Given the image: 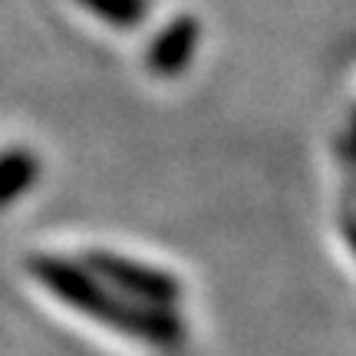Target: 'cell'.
<instances>
[{"instance_id": "cell-1", "label": "cell", "mask_w": 356, "mask_h": 356, "mask_svg": "<svg viewBox=\"0 0 356 356\" xmlns=\"http://www.w3.org/2000/svg\"><path fill=\"white\" fill-rule=\"evenodd\" d=\"M26 270L50 297L89 317L92 323L113 327L115 333H126L132 340L162 346V350H175L185 340L181 320L175 317L172 307L139 304L126 293L113 291L109 284H102L86 264H73V261L53 254H37L26 261Z\"/></svg>"}, {"instance_id": "cell-2", "label": "cell", "mask_w": 356, "mask_h": 356, "mask_svg": "<svg viewBox=\"0 0 356 356\" xmlns=\"http://www.w3.org/2000/svg\"><path fill=\"white\" fill-rule=\"evenodd\" d=\"M86 267L102 280L109 284L113 291L126 293L139 304H152V307H175L178 293V280L168 270H159L152 264H142L132 257L113 254V251H92L86 254Z\"/></svg>"}, {"instance_id": "cell-3", "label": "cell", "mask_w": 356, "mask_h": 356, "mask_svg": "<svg viewBox=\"0 0 356 356\" xmlns=\"http://www.w3.org/2000/svg\"><path fill=\"white\" fill-rule=\"evenodd\" d=\"M198 37H202V30H198L195 17H178L168 26H162L149 43V53H145L149 73L162 79L181 76L188 70L195 50H198Z\"/></svg>"}, {"instance_id": "cell-4", "label": "cell", "mask_w": 356, "mask_h": 356, "mask_svg": "<svg viewBox=\"0 0 356 356\" xmlns=\"http://www.w3.org/2000/svg\"><path fill=\"white\" fill-rule=\"evenodd\" d=\"M40 181V159L30 149L0 152V211L24 198Z\"/></svg>"}, {"instance_id": "cell-5", "label": "cell", "mask_w": 356, "mask_h": 356, "mask_svg": "<svg viewBox=\"0 0 356 356\" xmlns=\"http://www.w3.org/2000/svg\"><path fill=\"white\" fill-rule=\"evenodd\" d=\"M96 20L115 26V30H132L145 20L149 0H79Z\"/></svg>"}]
</instances>
